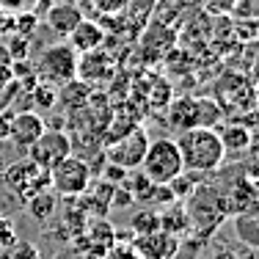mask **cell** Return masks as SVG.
<instances>
[{"instance_id": "cb8c5ba5", "label": "cell", "mask_w": 259, "mask_h": 259, "mask_svg": "<svg viewBox=\"0 0 259 259\" xmlns=\"http://www.w3.org/2000/svg\"><path fill=\"white\" fill-rule=\"evenodd\" d=\"M6 259H41L39 245L30 243V240H17L9 251H6Z\"/></svg>"}, {"instance_id": "9a60e30c", "label": "cell", "mask_w": 259, "mask_h": 259, "mask_svg": "<svg viewBox=\"0 0 259 259\" xmlns=\"http://www.w3.org/2000/svg\"><path fill=\"white\" fill-rule=\"evenodd\" d=\"M105 28L100 25V22H94V20H80L75 28H72V33L66 36V45L72 47L77 55L80 53H89V50H97V47H102L105 45Z\"/></svg>"}, {"instance_id": "603a6c76", "label": "cell", "mask_w": 259, "mask_h": 259, "mask_svg": "<svg viewBox=\"0 0 259 259\" xmlns=\"http://www.w3.org/2000/svg\"><path fill=\"white\" fill-rule=\"evenodd\" d=\"M130 229H133V237H135V234H149V232L160 229L157 209H149V207H144L141 212H135L133 218H130Z\"/></svg>"}, {"instance_id": "7c38bea8", "label": "cell", "mask_w": 259, "mask_h": 259, "mask_svg": "<svg viewBox=\"0 0 259 259\" xmlns=\"http://www.w3.org/2000/svg\"><path fill=\"white\" fill-rule=\"evenodd\" d=\"M130 243L141 259H174L182 248V240L163 229H155L149 234H135Z\"/></svg>"}, {"instance_id": "5b68a950", "label": "cell", "mask_w": 259, "mask_h": 259, "mask_svg": "<svg viewBox=\"0 0 259 259\" xmlns=\"http://www.w3.org/2000/svg\"><path fill=\"white\" fill-rule=\"evenodd\" d=\"M3 185L25 204V201L33 199L36 193L50 188V168L39 165L30 157H22L3 171Z\"/></svg>"}, {"instance_id": "52a82bcc", "label": "cell", "mask_w": 259, "mask_h": 259, "mask_svg": "<svg viewBox=\"0 0 259 259\" xmlns=\"http://www.w3.org/2000/svg\"><path fill=\"white\" fill-rule=\"evenodd\" d=\"M75 66H77V53L66 41H61V45H50L41 53L33 75L36 80L58 89V85H66L69 80H75Z\"/></svg>"}, {"instance_id": "44dd1931", "label": "cell", "mask_w": 259, "mask_h": 259, "mask_svg": "<svg viewBox=\"0 0 259 259\" xmlns=\"http://www.w3.org/2000/svg\"><path fill=\"white\" fill-rule=\"evenodd\" d=\"M232 218H234V234H237V240H243L245 245H251V248H259L256 209H251V212H243V215H232Z\"/></svg>"}, {"instance_id": "d6986e66", "label": "cell", "mask_w": 259, "mask_h": 259, "mask_svg": "<svg viewBox=\"0 0 259 259\" xmlns=\"http://www.w3.org/2000/svg\"><path fill=\"white\" fill-rule=\"evenodd\" d=\"M196 100L199 97H180V100H171L165 108H168V124L182 133V130L196 127Z\"/></svg>"}, {"instance_id": "ba28073f", "label": "cell", "mask_w": 259, "mask_h": 259, "mask_svg": "<svg viewBox=\"0 0 259 259\" xmlns=\"http://www.w3.org/2000/svg\"><path fill=\"white\" fill-rule=\"evenodd\" d=\"M146 146H149V133L141 124H135L133 130H127L124 135H119L116 141L105 144L102 157L108 160V163L124 168V171H138L141 160L146 155Z\"/></svg>"}, {"instance_id": "f546056e", "label": "cell", "mask_w": 259, "mask_h": 259, "mask_svg": "<svg viewBox=\"0 0 259 259\" xmlns=\"http://www.w3.org/2000/svg\"><path fill=\"white\" fill-rule=\"evenodd\" d=\"M6 53H9V58H11V61H25V58H28V39L17 33V39H11V41H9Z\"/></svg>"}, {"instance_id": "d4e9b609", "label": "cell", "mask_w": 259, "mask_h": 259, "mask_svg": "<svg viewBox=\"0 0 259 259\" xmlns=\"http://www.w3.org/2000/svg\"><path fill=\"white\" fill-rule=\"evenodd\" d=\"M33 102L39 105V108H53V105L58 102V94H55L53 85L36 83V85H33Z\"/></svg>"}, {"instance_id": "1f68e13d", "label": "cell", "mask_w": 259, "mask_h": 259, "mask_svg": "<svg viewBox=\"0 0 259 259\" xmlns=\"http://www.w3.org/2000/svg\"><path fill=\"white\" fill-rule=\"evenodd\" d=\"M9 119H11V113L0 110V141H6V138H9Z\"/></svg>"}, {"instance_id": "e575fe53", "label": "cell", "mask_w": 259, "mask_h": 259, "mask_svg": "<svg viewBox=\"0 0 259 259\" xmlns=\"http://www.w3.org/2000/svg\"><path fill=\"white\" fill-rule=\"evenodd\" d=\"M0 218H3V209H0Z\"/></svg>"}, {"instance_id": "484cf974", "label": "cell", "mask_w": 259, "mask_h": 259, "mask_svg": "<svg viewBox=\"0 0 259 259\" xmlns=\"http://www.w3.org/2000/svg\"><path fill=\"white\" fill-rule=\"evenodd\" d=\"M17 240H20V237H17V226H14V221H9V218L3 215V218H0V251L6 254V251H9L11 245L17 243Z\"/></svg>"}, {"instance_id": "e0dca14e", "label": "cell", "mask_w": 259, "mask_h": 259, "mask_svg": "<svg viewBox=\"0 0 259 259\" xmlns=\"http://www.w3.org/2000/svg\"><path fill=\"white\" fill-rule=\"evenodd\" d=\"M160 218V229L174 234V237H185V234H190V218H188V209H185V204L180 199L171 201V204H165L163 209L157 212Z\"/></svg>"}, {"instance_id": "4dcf8cb0", "label": "cell", "mask_w": 259, "mask_h": 259, "mask_svg": "<svg viewBox=\"0 0 259 259\" xmlns=\"http://www.w3.org/2000/svg\"><path fill=\"white\" fill-rule=\"evenodd\" d=\"M36 0H0V9L3 11H30Z\"/></svg>"}, {"instance_id": "2e32d148", "label": "cell", "mask_w": 259, "mask_h": 259, "mask_svg": "<svg viewBox=\"0 0 259 259\" xmlns=\"http://www.w3.org/2000/svg\"><path fill=\"white\" fill-rule=\"evenodd\" d=\"M80 20H83V11H80L75 3H69V0L53 3L50 9H47V14H45V22L50 25V30L58 33V36H64V39L72 33V28H75Z\"/></svg>"}, {"instance_id": "277c9868", "label": "cell", "mask_w": 259, "mask_h": 259, "mask_svg": "<svg viewBox=\"0 0 259 259\" xmlns=\"http://www.w3.org/2000/svg\"><path fill=\"white\" fill-rule=\"evenodd\" d=\"M94 174H91L89 160L77 157L75 152L66 155L64 160L50 168V190L55 196H64V199H77L85 193V188L91 185Z\"/></svg>"}, {"instance_id": "6da1fadb", "label": "cell", "mask_w": 259, "mask_h": 259, "mask_svg": "<svg viewBox=\"0 0 259 259\" xmlns=\"http://www.w3.org/2000/svg\"><path fill=\"white\" fill-rule=\"evenodd\" d=\"M177 149H180L185 171H193V174H212V171H218L226 160L215 127L182 130V133L177 135Z\"/></svg>"}, {"instance_id": "8fae6325", "label": "cell", "mask_w": 259, "mask_h": 259, "mask_svg": "<svg viewBox=\"0 0 259 259\" xmlns=\"http://www.w3.org/2000/svg\"><path fill=\"white\" fill-rule=\"evenodd\" d=\"M116 240H119V234H116L113 224L105 215H89V221H85V226L75 237V243L83 245L80 254H85L89 259H102Z\"/></svg>"}, {"instance_id": "7a4b0ae2", "label": "cell", "mask_w": 259, "mask_h": 259, "mask_svg": "<svg viewBox=\"0 0 259 259\" xmlns=\"http://www.w3.org/2000/svg\"><path fill=\"white\" fill-rule=\"evenodd\" d=\"M185 209H188V218H190V232L199 234L201 243L229 218L224 188H215V185H196L193 193L188 196Z\"/></svg>"}, {"instance_id": "83f0119b", "label": "cell", "mask_w": 259, "mask_h": 259, "mask_svg": "<svg viewBox=\"0 0 259 259\" xmlns=\"http://www.w3.org/2000/svg\"><path fill=\"white\" fill-rule=\"evenodd\" d=\"M102 259H141L138 251L133 248V243H124V240H116L113 245L108 248V254Z\"/></svg>"}, {"instance_id": "836d02e7", "label": "cell", "mask_w": 259, "mask_h": 259, "mask_svg": "<svg viewBox=\"0 0 259 259\" xmlns=\"http://www.w3.org/2000/svg\"><path fill=\"white\" fill-rule=\"evenodd\" d=\"M9 28V20H6V14H3V9H0V33Z\"/></svg>"}, {"instance_id": "f1b7e54d", "label": "cell", "mask_w": 259, "mask_h": 259, "mask_svg": "<svg viewBox=\"0 0 259 259\" xmlns=\"http://www.w3.org/2000/svg\"><path fill=\"white\" fill-rule=\"evenodd\" d=\"M130 0H91V6H94L97 11H100L102 17H113V14H121V11L127 9Z\"/></svg>"}, {"instance_id": "3957f363", "label": "cell", "mask_w": 259, "mask_h": 259, "mask_svg": "<svg viewBox=\"0 0 259 259\" xmlns=\"http://www.w3.org/2000/svg\"><path fill=\"white\" fill-rule=\"evenodd\" d=\"M138 171L149 182H157V185H168L177 174H182L185 165H182L180 149H177V141L174 138H155V141H149L146 155H144V160H141V168Z\"/></svg>"}, {"instance_id": "4fadbf2b", "label": "cell", "mask_w": 259, "mask_h": 259, "mask_svg": "<svg viewBox=\"0 0 259 259\" xmlns=\"http://www.w3.org/2000/svg\"><path fill=\"white\" fill-rule=\"evenodd\" d=\"M45 130H47V124H45V119H41L39 113H33V110H20V113H11L9 138L6 141H11V144L20 146V149H28Z\"/></svg>"}, {"instance_id": "ffe728a7", "label": "cell", "mask_w": 259, "mask_h": 259, "mask_svg": "<svg viewBox=\"0 0 259 259\" xmlns=\"http://www.w3.org/2000/svg\"><path fill=\"white\" fill-rule=\"evenodd\" d=\"M25 209H28V215L33 221L47 224V221L55 218V212H58V196L47 188V190H41V193H36L33 199H28L25 201Z\"/></svg>"}, {"instance_id": "9c48e42d", "label": "cell", "mask_w": 259, "mask_h": 259, "mask_svg": "<svg viewBox=\"0 0 259 259\" xmlns=\"http://www.w3.org/2000/svg\"><path fill=\"white\" fill-rule=\"evenodd\" d=\"M116 55L108 50V47H97V50H89V53H80L77 55V66H75V77L85 85H102L108 80L116 77Z\"/></svg>"}, {"instance_id": "4316f807", "label": "cell", "mask_w": 259, "mask_h": 259, "mask_svg": "<svg viewBox=\"0 0 259 259\" xmlns=\"http://www.w3.org/2000/svg\"><path fill=\"white\" fill-rule=\"evenodd\" d=\"M237 0H199V6L212 17H229Z\"/></svg>"}, {"instance_id": "d6a6232c", "label": "cell", "mask_w": 259, "mask_h": 259, "mask_svg": "<svg viewBox=\"0 0 259 259\" xmlns=\"http://www.w3.org/2000/svg\"><path fill=\"white\" fill-rule=\"evenodd\" d=\"M0 64H11L9 53H6V47H0Z\"/></svg>"}, {"instance_id": "8992f818", "label": "cell", "mask_w": 259, "mask_h": 259, "mask_svg": "<svg viewBox=\"0 0 259 259\" xmlns=\"http://www.w3.org/2000/svg\"><path fill=\"white\" fill-rule=\"evenodd\" d=\"M215 102L221 105L224 113H234L237 116H254V108H256V91H254V80L245 77L243 72H226L224 77L218 80L215 85Z\"/></svg>"}, {"instance_id": "ac0fdd59", "label": "cell", "mask_w": 259, "mask_h": 259, "mask_svg": "<svg viewBox=\"0 0 259 259\" xmlns=\"http://www.w3.org/2000/svg\"><path fill=\"white\" fill-rule=\"evenodd\" d=\"M221 146H224V155H245L254 144V133H251L248 124H229L218 133Z\"/></svg>"}, {"instance_id": "30bf717a", "label": "cell", "mask_w": 259, "mask_h": 259, "mask_svg": "<svg viewBox=\"0 0 259 259\" xmlns=\"http://www.w3.org/2000/svg\"><path fill=\"white\" fill-rule=\"evenodd\" d=\"M25 152H28V157L36 160L39 165L53 168L58 160H64L66 155L75 152V144H72V135L69 133H64V130H58V127H47Z\"/></svg>"}, {"instance_id": "7402d4cb", "label": "cell", "mask_w": 259, "mask_h": 259, "mask_svg": "<svg viewBox=\"0 0 259 259\" xmlns=\"http://www.w3.org/2000/svg\"><path fill=\"white\" fill-rule=\"evenodd\" d=\"M212 259H256V248L245 245L243 240H221L212 248Z\"/></svg>"}, {"instance_id": "5bb4252c", "label": "cell", "mask_w": 259, "mask_h": 259, "mask_svg": "<svg viewBox=\"0 0 259 259\" xmlns=\"http://www.w3.org/2000/svg\"><path fill=\"white\" fill-rule=\"evenodd\" d=\"M226 207H229V218L232 215H243L256 209V180L254 177H237L229 188L224 190Z\"/></svg>"}]
</instances>
